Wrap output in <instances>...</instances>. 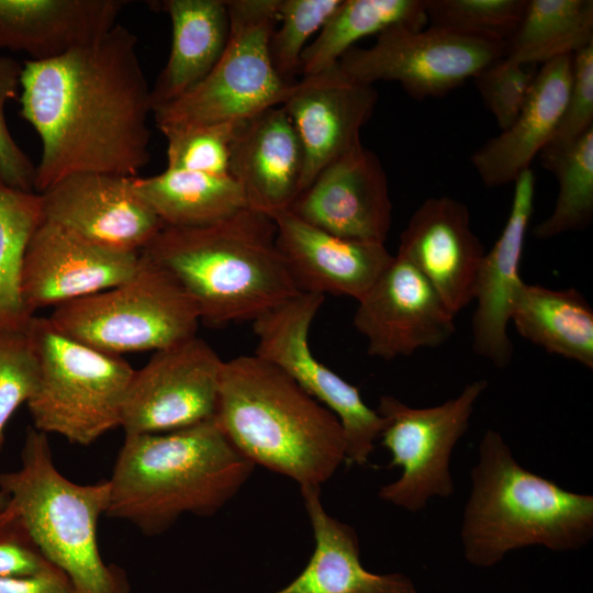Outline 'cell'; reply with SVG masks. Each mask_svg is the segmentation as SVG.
Returning <instances> with one entry per match:
<instances>
[{
  "label": "cell",
  "mask_w": 593,
  "mask_h": 593,
  "mask_svg": "<svg viewBox=\"0 0 593 593\" xmlns=\"http://www.w3.org/2000/svg\"><path fill=\"white\" fill-rule=\"evenodd\" d=\"M136 35L122 24L47 60L23 63L20 116L42 154L34 190L78 172L137 177L150 159V87Z\"/></svg>",
  "instance_id": "cell-1"
},
{
  "label": "cell",
  "mask_w": 593,
  "mask_h": 593,
  "mask_svg": "<svg viewBox=\"0 0 593 593\" xmlns=\"http://www.w3.org/2000/svg\"><path fill=\"white\" fill-rule=\"evenodd\" d=\"M254 468L214 417L168 433L125 435L108 480L105 515L159 535L183 514L217 513Z\"/></svg>",
  "instance_id": "cell-2"
},
{
  "label": "cell",
  "mask_w": 593,
  "mask_h": 593,
  "mask_svg": "<svg viewBox=\"0 0 593 593\" xmlns=\"http://www.w3.org/2000/svg\"><path fill=\"white\" fill-rule=\"evenodd\" d=\"M141 253L179 282L211 326L253 322L301 293L273 219L248 208L206 226H164Z\"/></svg>",
  "instance_id": "cell-3"
},
{
  "label": "cell",
  "mask_w": 593,
  "mask_h": 593,
  "mask_svg": "<svg viewBox=\"0 0 593 593\" xmlns=\"http://www.w3.org/2000/svg\"><path fill=\"white\" fill-rule=\"evenodd\" d=\"M214 418L250 462L300 488H321L346 461L337 417L255 354L224 361Z\"/></svg>",
  "instance_id": "cell-4"
},
{
  "label": "cell",
  "mask_w": 593,
  "mask_h": 593,
  "mask_svg": "<svg viewBox=\"0 0 593 593\" xmlns=\"http://www.w3.org/2000/svg\"><path fill=\"white\" fill-rule=\"evenodd\" d=\"M470 475L461 525L470 564L490 568L508 552L533 546L578 550L592 539L593 496L522 467L497 430L482 436Z\"/></svg>",
  "instance_id": "cell-5"
},
{
  "label": "cell",
  "mask_w": 593,
  "mask_h": 593,
  "mask_svg": "<svg viewBox=\"0 0 593 593\" xmlns=\"http://www.w3.org/2000/svg\"><path fill=\"white\" fill-rule=\"evenodd\" d=\"M7 497L0 523L18 525L63 571L77 593H130L125 572L100 555L98 522L109 504V483L78 484L53 461L47 435L27 429L18 469L0 473Z\"/></svg>",
  "instance_id": "cell-6"
},
{
  "label": "cell",
  "mask_w": 593,
  "mask_h": 593,
  "mask_svg": "<svg viewBox=\"0 0 593 593\" xmlns=\"http://www.w3.org/2000/svg\"><path fill=\"white\" fill-rule=\"evenodd\" d=\"M27 329L38 365L26 403L33 427L87 446L121 426L131 365L67 336L48 317L33 316Z\"/></svg>",
  "instance_id": "cell-7"
},
{
  "label": "cell",
  "mask_w": 593,
  "mask_h": 593,
  "mask_svg": "<svg viewBox=\"0 0 593 593\" xmlns=\"http://www.w3.org/2000/svg\"><path fill=\"white\" fill-rule=\"evenodd\" d=\"M67 336L98 350H159L197 335L199 312L179 282L141 253L126 281L61 304L48 317Z\"/></svg>",
  "instance_id": "cell-8"
},
{
  "label": "cell",
  "mask_w": 593,
  "mask_h": 593,
  "mask_svg": "<svg viewBox=\"0 0 593 593\" xmlns=\"http://www.w3.org/2000/svg\"><path fill=\"white\" fill-rule=\"evenodd\" d=\"M230 35L211 72L179 99L153 110L157 128L174 130L246 120L278 107L293 83L276 72L269 37L278 23L279 0H226Z\"/></svg>",
  "instance_id": "cell-9"
},
{
  "label": "cell",
  "mask_w": 593,
  "mask_h": 593,
  "mask_svg": "<svg viewBox=\"0 0 593 593\" xmlns=\"http://www.w3.org/2000/svg\"><path fill=\"white\" fill-rule=\"evenodd\" d=\"M486 387L484 379L472 381L456 398L422 409L392 395L380 398L377 412L385 425L379 438L391 455L389 466L401 468L395 481L380 488L382 501L418 512L432 497L454 493L451 454L468 430L474 404Z\"/></svg>",
  "instance_id": "cell-10"
},
{
  "label": "cell",
  "mask_w": 593,
  "mask_h": 593,
  "mask_svg": "<svg viewBox=\"0 0 593 593\" xmlns=\"http://www.w3.org/2000/svg\"><path fill=\"white\" fill-rule=\"evenodd\" d=\"M324 295L299 293L253 321L255 355L287 373L339 421L346 440V462L365 466L385 419L369 407L360 391L312 353L310 328Z\"/></svg>",
  "instance_id": "cell-11"
},
{
  "label": "cell",
  "mask_w": 593,
  "mask_h": 593,
  "mask_svg": "<svg viewBox=\"0 0 593 593\" xmlns=\"http://www.w3.org/2000/svg\"><path fill=\"white\" fill-rule=\"evenodd\" d=\"M504 56L505 42L400 25L379 34L368 48H350L338 65L357 82L396 81L422 100L450 92Z\"/></svg>",
  "instance_id": "cell-12"
},
{
  "label": "cell",
  "mask_w": 593,
  "mask_h": 593,
  "mask_svg": "<svg viewBox=\"0 0 593 593\" xmlns=\"http://www.w3.org/2000/svg\"><path fill=\"white\" fill-rule=\"evenodd\" d=\"M223 365L197 335L154 351L134 370L120 427L125 435L160 434L213 418Z\"/></svg>",
  "instance_id": "cell-13"
},
{
  "label": "cell",
  "mask_w": 593,
  "mask_h": 593,
  "mask_svg": "<svg viewBox=\"0 0 593 593\" xmlns=\"http://www.w3.org/2000/svg\"><path fill=\"white\" fill-rule=\"evenodd\" d=\"M354 325L368 355L384 360L444 344L455 332V315L425 277L396 254L359 299Z\"/></svg>",
  "instance_id": "cell-14"
},
{
  "label": "cell",
  "mask_w": 593,
  "mask_h": 593,
  "mask_svg": "<svg viewBox=\"0 0 593 593\" xmlns=\"http://www.w3.org/2000/svg\"><path fill=\"white\" fill-rule=\"evenodd\" d=\"M141 253L108 247L43 221L32 236L22 270V295L34 315L108 290L136 271Z\"/></svg>",
  "instance_id": "cell-15"
},
{
  "label": "cell",
  "mask_w": 593,
  "mask_h": 593,
  "mask_svg": "<svg viewBox=\"0 0 593 593\" xmlns=\"http://www.w3.org/2000/svg\"><path fill=\"white\" fill-rule=\"evenodd\" d=\"M132 178L69 175L40 193L44 221L100 245L141 253L164 224L134 191Z\"/></svg>",
  "instance_id": "cell-16"
},
{
  "label": "cell",
  "mask_w": 593,
  "mask_h": 593,
  "mask_svg": "<svg viewBox=\"0 0 593 593\" xmlns=\"http://www.w3.org/2000/svg\"><path fill=\"white\" fill-rule=\"evenodd\" d=\"M289 212L336 236L384 245L392 203L380 159L360 141L327 165Z\"/></svg>",
  "instance_id": "cell-17"
},
{
  "label": "cell",
  "mask_w": 593,
  "mask_h": 593,
  "mask_svg": "<svg viewBox=\"0 0 593 593\" xmlns=\"http://www.w3.org/2000/svg\"><path fill=\"white\" fill-rule=\"evenodd\" d=\"M377 102L376 88L350 79L338 64L293 83L281 105L303 150L301 192L327 165L360 142V130Z\"/></svg>",
  "instance_id": "cell-18"
},
{
  "label": "cell",
  "mask_w": 593,
  "mask_h": 593,
  "mask_svg": "<svg viewBox=\"0 0 593 593\" xmlns=\"http://www.w3.org/2000/svg\"><path fill=\"white\" fill-rule=\"evenodd\" d=\"M484 249L470 226L466 204L449 197L428 198L401 234L398 254L430 283L456 316L473 301Z\"/></svg>",
  "instance_id": "cell-19"
},
{
  "label": "cell",
  "mask_w": 593,
  "mask_h": 593,
  "mask_svg": "<svg viewBox=\"0 0 593 593\" xmlns=\"http://www.w3.org/2000/svg\"><path fill=\"white\" fill-rule=\"evenodd\" d=\"M277 245L301 293L361 299L393 256L383 244L336 236L291 212L273 217Z\"/></svg>",
  "instance_id": "cell-20"
},
{
  "label": "cell",
  "mask_w": 593,
  "mask_h": 593,
  "mask_svg": "<svg viewBox=\"0 0 593 593\" xmlns=\"http://www.w3.org/2000/svg\"><path fill=\"white\" fill-rule=\"evenodd\" d=\"M535 175L525 170L514 182L511 210L493 247L484 253L475 277L472 348L497 368L513 356L507 324L514 300L524 281L519 269L535 199Z\"/></svg>",
  "instance_id": "cell-21"
},
{
  "label": "cell",
  "mask_w": 593,
  "mask_h": 593,
  "mask_svg": "<svg viewBox=\"0 0 593 593\" xmlns=\"http://www.w3.org/2000/svg\"><path fill=\"white\" fill-rule=\"evenodd\" d=\"M303 150L282 105L266 109L238 126L230 175L246 206L271 219L289 211L301 192Z\"/></svg>",
  "instance_id": "cell-22"
},
{
  "label": "cell",
  "mask_w": 593,
  "mask_h": 593,
  "mask_svg": "<svg viewBox=\"0 0 593 593\" xmlns=\"http://www.w3.org/2000/svg\"><path fill=\"white\" fill-rule=\"evenodd\" d=\"M572 55L541 64L527 99L514 121L470 157L482 182L504 186L527 169L551 139L568 98Z\"/></svg>",
  "instance_id": "cell-23"
},
{
  "label": "cell",
  "mask_w": 593,
  "mask_h": 593,
  "mask_svg": "<svg viewBox=\"0 0 593 593\" xmlns=\"http://www.w3.org/2000/svg\"><path fill=\"white\" fill-rule=\"evenodd\" d=\"M126 0H0V49L47 60L99 38Z\"/></svg>",
  "instance_id": "cell-24"
},
{
  "label": "cell",
  "mask_w": 593,
  "mask_h": 593,
  "mask_svg": "<svg viewBox=\"0 0 593 593\" xmlns=\"http://www.w3.org/2000/svg\"><path fill=\"white\" fill-rule=\"evenodd\" d=\"M311 522L314 550L302 572L273 593H417L403 573L378 574L360 560L359 539L348 524L331 516L321 501V488L301 486Z\"/></svg>",
  "instance_id": "cell-25"
},
{
  "label": "cell",
  "mask_w": 593,
  "mask_h": 593,
  "mask_svg": "<svg viewBox=\"0 0 593 593\" xmlns=\"http://www.w3.org/2000/svg\"><path fill=\"white\" fill-rule=\"evenodd\" d=\"M171 24L168 59L150 88L153 110L198 86L224 53L230 35L226 0L154 2Z\"/></svg>",
  "instance_id": "cell-26"
},
{
  "label": "cell",
  "mask_w": 593,
  "mask_h": 593,
  "mask_svg": "<svg viewBox=\"0 0 593 593\" xmlns=\"http://www.w3.org/2000/svg\"><path fill=\"white\" fill-rule=\"evenodd\" d=\"M510 321L522 337L548 353L593 368V310L578 290L524 282Z\"/></svg>",
  "instance_id": "cell-27"
},
{
  "label": "cell",
  "mask_w": 593,
  "mask_h": 593,
  "mask_svg": "<svg viewBox=\"0 0 593 593\" xmlns=\"http://www.w3.org/2000/svg\"><path fill=\"white\" fill-rule=\"evenodd\" d=\"M132 186L164 226H206L247 208L231 176L166 168L152 177H133Z\"/></svg>",
  "instance_id": "cell-28"
},
{
  "label": "cell",
  "mask_w": 593,
  "mask_h": 593,
  "mask_svg": "<svg viewBox=\"0 0 593 593\" xmlns=\"http://www.w3.org/2000/svg\"><path fill=\"white\" fill-rule=\"evenodd\" d=\"M427 23L425 0H342L316 37L305 47L301 77L338 64L359 40L393 26L423 29Z\"/></svg>",
  "instance_id": "cell-29"
},
{
  "label": "cell",
  "mask_w": 593,
  "mask_h": 593,
  "mask_svg": "<svg viewBox=\"0 0 593 593\" xmlns=\"http://www.w3.org/2000/svg\"><path fill=\"white\" fill-rule=\"evenodd\" d=\"M592 43V0H527L516 30L505 42L504 57L538 66Z\"/></svg>",
  "instance_id": "cell-30"
},
{
  "label": "cell",
  "mask_w": 593,
  "mask_h": 593,
  "mask_svg": "<svg viewBox=\"0 0 593 593\" xmlns=\"http://www.w3.org/2000/svg\"><path fill=\"white\" fill-rule=\"evenodd\" d=\"M44 221L41 195L0 179V327L25 328L34 316L22 295L27 246Z\"/></svg>",
  "instance_id": "cell-31"
},
{
  "label": "cell",
  "mask_w": 593,
  "mask_h": 593,
  "mask_svg": "<svg viewBox=\"0 0 593 593\" xmlns=\"http://www.w3.org/2000/svg\"><path fill=\"white\" fill-rule=\"evenodd\" d=\"M539 156L557 177L559 192L552 213L534 228V236L547 239L588 227L593 217V128L569 149Z\"/></svg>",
  "instance_id": "cell-32"
},
{
  "label": "cell",
  "mask_w": 593,
  "mask_h": 593,
  "mask_svg": "<svg viewBox=\"0 0 593 593\" xmlns=\"http://www.w3.org/2000/svg\"><path fill=\"white\" fill-rule=\"evenodd\" d=\"M342 0H279L278 23L268 51L278 76L289 83L296 81L300 63L310 38L318 33Z\"/></svg>",
  "instance_id": "cell-33"
},
{
  "label": "cell",
  "mask_w": 593,
  "mask_h": 593,
  "mask_svg": "<svg viewBox=\"0 0 593 593\" xmlns=\"http://www.w3.org/2000/svg\"><path fill=\"white\" fill-rule=\"evenodd\" d=\"M429 26L506 42L516 30L527 0H425Z\"/></svg>",
  "instance_id": "cell-34"
},
{
  "label": "cell",
  "mask_w": 593,
  "mask_h": 593,
  "mask_svg": "<svg viewBox=\"0 0 593 593\" xmlns=\"http://www.w3.org/2000/svg\"><path fill=\"white\" fill-rule=\"evenodd\" d=\"M242 121L192 126L164 133L167 167L231 176V149Z\"/></svg>",
  "instance_id": "cell-35"
},
{
  "label": "cell",
  "mask_w": 593,
  "mask_h": 593,
  "mask_svg": "<svg viewBox=\"0 0 593 593\" xmlns=\"http://www.w3.org/2000/svg\"><path fill=\"white\" fill-rule=\"evenodd\" d=\"M37 376L36 353L27 327H0V451L7 424L33 395Z\"/></svg>",
  "instance_id": "cell-36"
},
{
  "label": "cell",
  "mask_w": 593,
  "mask_h": 593,
  "mask_svg": "<svg viewBox=\"0 0 593 593\" xmlns=\"http://www.w3.org/2000/svg\"><path fill=\"white\" fill-rule=\"evenodd\" d=\"M538 67L512 61L505 57L489 65L473 78L483 103L505 130L523 108Z\"/></svg>",
  "instance_id": "cell-37"
},
{
  "label": "cell",
  "mask_w": 593,
  "mask_h": 593,
  "mask_svg": "<svg viewBox=\"0 0 593 593\" xmlns=\"http://www.w3.org/2000/svg\"><path fill=\"white\" fill-rule=\"evenodd\" d=\"M593 128V43L572 55L568 98L557 128L539 155L562 153Z\"/></svg>",
  "instance_id": "cell-38"
},
{
  "label": "cell",
  "mask_w": 593,
  "mask_h": 593,
  "mask_svg": "<svg viewBox=\"0 0 593 593\" xmlns=\"http://www.w3.org/2000/svg\"><path fill=\"white\" fill-rule=\"evenodd\" d=\"M23 64L0 53V179L22 191L35 192L36 166L13 138L5 118L7 103L20 93Z\"/></svg>",
  "instance_id": "cell-39"
},
{
  "label": "cell",
  "mask_w": 593,
  "mask_h": 593,
  "mask_svg": "<svg viewBox=\"0 0 593 593\" xmlns=\"http://www.w3.org/2000/svg\"><path fill=\"white\" fill-rule=\"evenodd\" d=\"M56 569L13 523H0V578L32 577Z\"/></svg>",
  "instance_id": "cell-40"
},
{
  "label": "cell",
  "mask_w": 593,
  "mask_h": 593,
  "mask_svg": "<svg viewBox=\"0 0 593 593\" xmlns=\"http://www.w3.org/2000/svg\"><path fill=\"white\" fill-rule=\"evenodd\" d=\"M0 593H77L59 569L32 575L0 578Z\"/></svg>",
  "instance_id": "cell-41"
},
{
  "label": "cell",
  "mask_w": 593,
  "mask_h": 593,
  "mask_svg": "<svg viewBox=\"0 0 593 593\" xmlns=\"http://www.w3.org/2000/svg\"><path fill=\"white\" fill-rule=\"evenodd\" d=\"M5 503H7V497L4 493L0 490V516L5 507Z\"/></svg>",
  "instance_id": "cell-42"
}]
</instances>
